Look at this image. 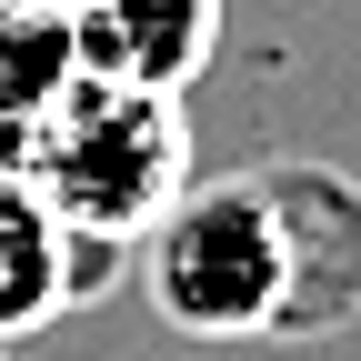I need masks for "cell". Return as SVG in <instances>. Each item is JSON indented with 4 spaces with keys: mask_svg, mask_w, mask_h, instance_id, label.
<instances>
[{
    "mask_svg": "<svg viewBox=\"0 0 361 361\" xmlns=\"http://www.w3.org/2000/svg\"><path fill=\"white\" fill-rule=\"evenodd\" d=\"M271 221H281V322L271 341H331L361 322V180L341 161L271 151L261 161Z\"/></svg>",
    "mask_w": 361,
    "mask_h": 361,
    "instance_id": "3957f363",
    "label": "cell"
},
{
    "mask_svg": "<svg viewBox=\"0 0 361 361\" xmlns=\"http://www.w3.org/2000/svg\"><path fill=\"white\" fill-rule=\"evenodd\" d=\"M0 361H11V341H0Z\"/></svg>",
    "mask_w": 361,
    "mask_h": 361,
    "instance_id": "8992f818",
    "label": "cell"
},
{
    "mask_svg": "<svg viewBox=\"0 0 361 361\" xmlns=\"http://www.w3.org/2000/svg\"><path fill=\"white\" fill-rule=\"evenodd\" d=\"M130 251H141L151 311L171 331L271 341V322H281V221H271L261 161L251 171H191Z\"/></svg>",
    "mask_w": 361,
    "mask_h": 361,
    "instance_id": "7a4b0ae2",
    "label": "cell"
},
{
    "mask_svg": "<svg viewBox=\"0 0 361 361\" xmlns=\"http://www.w3.org/2000/svg\"><path fill=\"white\" fill-rule=\"evenodd\" d=\"M71 61L130 90H191L221 51V0H61Z\"/></svg>",
    "mask_w": 361,
    "mask_h": 361,
    "instance_id": "277c9868",
    "label": "cell"
},
{
    "mask_svg": "<svg viewBox=\"0 0 361 361\" xmlns=\"http://www.w3.org/2000/svg\"><path fill=\"white\" fill-rule=\"evenodd\" d=\"M40 201H51V221L71 241H141L161 201L191 180V121H180L171 90H130V80H101L80 71L20 121V141L0 151Z\"/></svg>",
    "mask_w": 361,
    "mask_h": 361,
    "instance_id": "6da1fadb",
    "label": "cell"
},
{
    "mask_svg": "<svg viewBox=\"0 0 361 361\" xmlns=\"http://www.w3.org/2000/svg\"><path fill=\"white\" fill-rule=\"evenodd\" d=\"M71 301V231L51 221V201L0 161V341H30L51 331Z\"/></svg>",
    "mask_w": 361,
    "mask_h": 361,
    "instance_id": "5b68a950",
    "label": "cell"
}]
</instances>
